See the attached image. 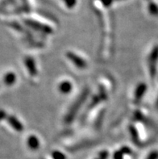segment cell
Segmentation results:
<instances>
[{
	"instance_id": "cell-9",
	"label": "cell",
	"mask_w": 158,
	"mask_h": 159,
	"mask_svg": "<svg viewBox=\"0 0 158 159\" xmlns=\"http://www.w3.org/2000/svg\"><path fill=\"white\" fill-rule=\"evenodd\" d=\"M28 145L30 146L31 149H37L39 147V141L35 136H31L28 138Z\"/></svg>"
},
{
	"instance_id": "cell-4",
	"label": "cell",
	"mask_w": 158,
	"mask_h": 159,
	"mask_svg": "<svg viewBox=\"0 0 158 159\" xmlns=\"http://www.w3.org/2000/svg\"><path fill=\"white\" fill-rule=\"evenodd\" d=\"M67 56H68V58L72 61L76 66L79 68H85L86 66V62L84 60H82L80 57L76 56V54H74L73 52H69Z\"/></svg>"
},
{
	"instance_id": "cell-8",
	"label": "cell",
	"mask_w": 158,
	"mask_h": 159,
	"mask_svg": "<svg viewBox=\"0 0 158 159\" xmlns=\"http://www.w3.org/2000/svg\"><path fill=\"white\" fill-rule=\"evenodd\" d=\"M60 91L62 93H69L70 91H71V89H72V85L71 83H69V82H63L61 83V84L60 85Z\"/></svg>"
},
{
	"instance_id": "cell-2",
	"label": "cell",
	"mask_w": 158,
	"mask_h": 159,
	"mask_svg": "<svg viewBox=\"0 0 158 159\" xmlns=\"http://www.w3.org/2000/svg\"><path fill=\"white\" fill-rule=\"evenodd\" d=\"M7 123L9 124L11 127L13 128L15 131L20 133V132H22L24 130V125H23V124L20 122V120L18 118H16L14 116L8 117Z\"/></svg>"
},
{
	"instance_id": "cell-11",
	"label": "cell",
	"mask_w": 158,
	"mask_h": 159,
	"mask_svg": "<svg viewBox=\"0 0 158 159\" xmlns=\"http://www.w3.org/2000/svg\"><path fill=\"white\" fill-rule=\"evenodd\" d=\"M157 107H158V100H157Z\"/></svg>"
},
{
	"instance_id": "cell-1",
	"label": "cell",
	"mask_w": 158,
	"mask_h": 159,
	"mask_svg": "<svg viewBox=\"0 0 158 159\" xmlns=\"http://www.w3.org/2000/svg\"><path fill=\"white\" fill-rule=\"evenodd\" d=\"M86 98V93H83V94H82V95H80V97L78 98V101H76L75 103L73 105L72 108L70 109V111H69L68 114H67V116H66V121H67V122H70V121H71L74 119V116H75V114H76V112H78V111H79V108H80V107L82 106V103L85 101Z\"/></svg>"
},
{
	"instance_id": "cell-7",
	"label": "cell",
	"mask_w": 158,
	"mask_h": 159,
	"mask_svg": "<svg viewBox=\"0 0 158 159\" xmlns=\"http://www.w3.org/2000/svg\"><path fill=\"white\" fill-rule=\"evenodd\" d=\"M145 90H146V86L144 84H140V86H138L137 89H136V99H140L143 97V95H144V93L145 92Z\"/></svg>"
},
{
	"instance_id": "cell-3",
	"label": "cell",
	"mask_w": 158,
	"mask_h": 159,
	"mask_svg": "<svg viewBox=\"0 0 158 159\" xmlns=\"http://www.w3.org/2000/svg\"><path fill=\"white\" fill-rule=\"evenodd\" d=\"M158 58V48H155L152 50V54L150 57V65H149V70H150L151 76L155 75L156 73V60Z\"/></svg>"
},
{
	"instance_id": "cell-5",
	"label": "cell",
	"mask_w": 158,
	"mask_h": 159,
	"mask_svg": "<svg viewBox=\"0 0 158 159\" xmlns=\"http://www.w3.org/2000/svg\"><path fill=\"white\" fill-rule=\"evenodd\" d=\"M16 81V75L13 72H8L3 76V83L6 86L11 87L14 85Z\"/></svg>"
},
{
	"instance_id": "cell-10",
	"label": "cell",
	"mask_w": 158,
	"mask_h": 159,
	"mask_svg": "<svg viewBox=\"0 0 158 159\" xmlns=\"http://www.w3.org/2000/svg\"><path fill=\"white\" fill-rule=\"evenodd\" d=\"M5 118H7V112L4 110L0 109V121L3 120Z\"/></svg>"
},
{
	"instance_id": "cell-6",
	"label": "cell",
	"mask_w": 158,
	"mask_h": 159,
	"mask_svg": "<svg viewBox=\"0 0 158 159\" xmlns=\"http://www.w3.org/2000/svg\"><path fill=\"white\" fill-rule=\"evenodd\" d=\"M24 63L26 64V66L28 70V72L30 73V75L34 76L36 75V66H35L34 61L31 58H26L24 60Z\"/></svg>"
}]
</instances>
